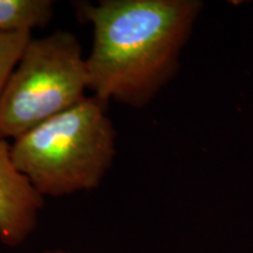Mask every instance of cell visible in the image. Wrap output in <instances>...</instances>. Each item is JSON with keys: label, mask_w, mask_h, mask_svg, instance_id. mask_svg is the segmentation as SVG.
Returning a JSON list of instances; mask_svg holds the SVG:
<instances>
[{"label": "cell", "mask_w": 253, "mask_h": 253, "mask_svg": "<svg viewBox=\"0 0 253 253\" xmlns=\"http://www.w3.org/2000/svg\"><path fill=\"white\" fill-rule=\"evenodd\" d=\"M204 4L198 0L75 2L93 27L86 56L91 95L134 109L153 102L176 77Z\"/></svg>", "instance_id": "obj_1"}, {"label": "cell", "mask_w": 253, "mask_h": 253, "mask_svg": "<svg viewBox=\"0 0 253 253\" xmlns=\"http://www.w3.org/2000/svg\"><path fill=\"white\" fill-rule=\"evenodd\" d=\"M107 103L94 95L11 144L14 166L41 197H65L102 184L116 156Z\"/></svg>", "instance_id": "obj_2"}, {"label": "cell", "mask_w": 253, "mask_h": 253, "mask_svg": "<svg viewBox=\"0 0 253 253\" xmlns=\"http://www.w3.org/2000/svg\"><path fill=\"white\" fill-rule=\"evenodd\" d=\"M89 77L78 38H32L0 95V138L17 140L87 96Z\"/></svg>", "instance_id": "obj_3"}, {"label": "cell", "mask_w": 253, "mask_h": 253, "mask_svg": "<svg viewBox=\"0 0 253 253\" xmlns=\"http://www.w3.org/2000/svg\"><path fill=\"white\" fill-rule=\"evenodd\" d=\"M41 196L15 168L11 144L0 138V240L15 248L30 238L43 209Z\"/></svg>", "instance_id": "obj_4"}, {"label": "cell", "mask_w": 253, "mask_h": 253, "mask_svg": "<svg viewBox=\"0 0 253 253\" xmlns=\"http://www.w3.org/2000/svg\"><path fill=\"white\" fill-rule=\"evenodd\" d=\"M55 13L52 0H0V33H30L45 28Z\"/></svg>", "instance_id": "obj_5"}, {"label": "cell", "mask_w": 253, "mask_h": 253, "mask_svg": "<svg viewBox=\"0 0 253 253\" xmlns=\"http://www.w3.org/2000/svg\"><path fill=\"white\" fill-rule=\"evenodd\" d=\"M32 38L30 33H0V95Z\"/></svg>", "instance_id": "obj_6"}, {"label": "cell", "mask_w": 253, "mask_h": 253, "mask_svg": "<svg viewBox=\"0 0 253 253\" xmlns=\"http://www.w3.org/2000/svg\"><path fill=\"white\" fill-rule=\"evenodd\" d=\"M42 253H71V252L61 251V250H56V251H46V252H42Z\"/></svg>", "instance_id": "obj_7"}]
</instances>
